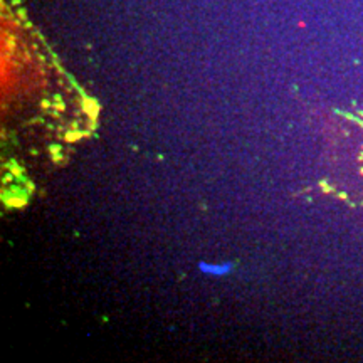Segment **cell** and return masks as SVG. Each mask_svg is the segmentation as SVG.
<instances>
[{
    "label": "cell",
    "instance_id": "obj_1",
    "mask_svg": "<svg viewBox=\"0 0 363 363\" xmlns=\"http://www.w3.org/2000/svg\"><path fill=\"white\" fill-rule=\"evenodd\" d=\"M198 271L205 276H210V277H222V276H227L234 271V262H230V260H225V262L202 260V262H198Z\"/></svg>",
    "mask_w": 363,
    "mask_h": 363
},
{
    "label": "cell",
    "instance_id": "obj_2",
    "mask_svg": "<svg viewBox=\"0 0 363 363\" xmlns=\"http://www.w3.org/2000/svg\"><path fill=\"white\" fill-rule=\"evenodd\" d=\"M361 173H363V170H361Z\"/></svg>",
    "mask_w": 363,
    "mask_h": 363
}]
</instances>
